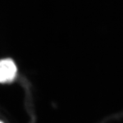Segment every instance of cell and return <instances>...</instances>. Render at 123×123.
<instances>
[{
	"label": "cell",
	"mask_w": 123,
	"mask_h": 123,
	"mask_svg": "<svg viewBox=\"0 0 123 123\" xmlns=\"http://www.w3.org/2000/svg\"><path fill=\"white\" fill-rule=\"evenodd\" d=\"M0 123H3L2 121H0Z\"/></svg>",
	"instance_id": "cell-2"
},
{
	"label": "cell",
	"mask_w": 123,
	"mask_h": 123,
	"mask_svg": "<svg viewBox=\"0 0 123 123\" xmlns=\"http://www.w3.org/2000/svg\"><path fill=\"white\" fill-rule=\"evenodd\" d=\"M17 68L14 61L11 59L0 60V83H8L14 80Z\"/></svg>",
	"instance_id": "cell-1"
}]
</instances>
